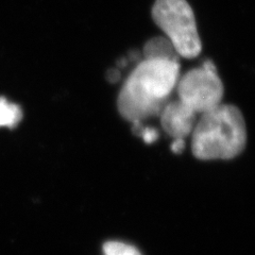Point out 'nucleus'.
Returning <instances> with one entry per match:
<instances>
[{
    "instance_id": "f257e3e1",
    "label": "nucleus",
    "mask_w": 255,
    "mask_h": 255,
    "mask_svg": "<svg viewBox=\"0 0 255 255\" xmlns=\"http://www.w3.org/2000/svg\"><path fill=\"white\" fill-rule=\"evenodd\" d=\"M179 75V62L162 59L141 61L119 92V113L132 123L159 115L177 86Z\"/></svg>"
},
{
    "instance_id": "f03ea898",
    "label": "nucleus",
    "mask_w": 255,
    "mask_h": 255,
    "mask_svg": "<svg viewBox=\"0 0 255 255\" xmlns=\"http://www.w3.org/2000/svg\"><path fill=\"white\" fill-rule=\"evenodd\" d=\"M247 128L241 110L220 103L196 123L191 151L199 159H231L246 148Z\"/></svg>"
},
{
    "instance_id": "7ed1b4c3",
    "label": "nucleus",
    "mask_w": 255,
    "mask_h": 255,
    "mask_svg": "<svg viewBox=\"0 0 255 255\" xmlns=\"http://www.w3.org/2000/svg\"><path fill=\"white\" fill-rule=\"evenodd\" d=\"M152 17L182 58L194 59L202 50L193 10L186 0H156Z\"/></svg>"
},
{
    "instance_id": "20e7f679",
    "label": "nucleus",
    "mask_w": 255,
    "mask_h": 255,
    "mask_svg": "<svg viewBox=\"0 0 255 255\" xmlns=\"http://www.w3.org/2000/svg\"><path fill=\"white\" fill-rule=\"evenodd\" d=\"M179 100L196 114H204L219 106L223 98V84L215 64L207 60L199 68L189 70L177 83Z\"/></svg>"
},
{
    "instance_id": "39448f33",
    "label": "nucleus",
    "mask_w": 255,
    "mask_h": 255,
    "mask_svg": "<svg viewBox=\"0 0 255 255\" xmlns=\"http://www.w3.org/2000/svg\"><path fill=\"white\" fill-rule=\"evenodd\" d=\"M159 115L164 131L173 138L189 136L197 123V114L180 100L167 102Z\"/></svg>"
},
{
    "instance_id": "423d86ee",
    "label": "nucleus",
    "mask_w": 255,
    "mask_h": 255,
    "mask_svg": "<svg viewBox=\"0 0 255 255\" xmlns=\"http://www.w3.org/2000/svg\"><path fill=\"white\" fill-rule=\"evenodd\" d=\"M145 59H162L173 62H179L178 52L167 37L156 36L149 39L143 47Z\"/></svg>"
},
{
    "instance_id": "0eeeda50",
    "label": "nucleus",
    "mask_w": 255,
    "mask_h": 255,
    "mask_svg": "<svg viewBox=\"0 0 255 255\" xmlns=\"http://www.w3.org/2000/svg\"><path fill=\"white\" fill-rule=\"evenodd\" d=\"M21 116L18 106L0 97V127L13 128L20 122Z\"/></svg>"
},
{
    "instance_id": "6e6552de",
    "label": "nucleus",
    "mask_w": 255,
    "mask_h": 255,
    "mask_svg": "<svg viewBox=\"0 0 255 255\" xmlns=\"http://www.w3.org/2000/svg\"><path fill=\"white\" fill-rule=\"evenodd\" d=\"M106 255H141L134 247L119 242H109L103 245Z\"/></svg>"
},
{
    "instance_id": "1a4fd4ad",
    "label": "nucleus",
    "mask_w": 255,
    "mask_h": 255,
    "mask_svg": "<svg viewBox=\"0 0 255 255\" xmlns=\"http://www.w3.org/2000/svg\"><path fill=\"white\" fill-rule=\"evenodd\" d=\"M185 148V141L183 138H174V141L171 145V150L174 153H181L183 149Z\"/></svg>"
}]
</instances>
